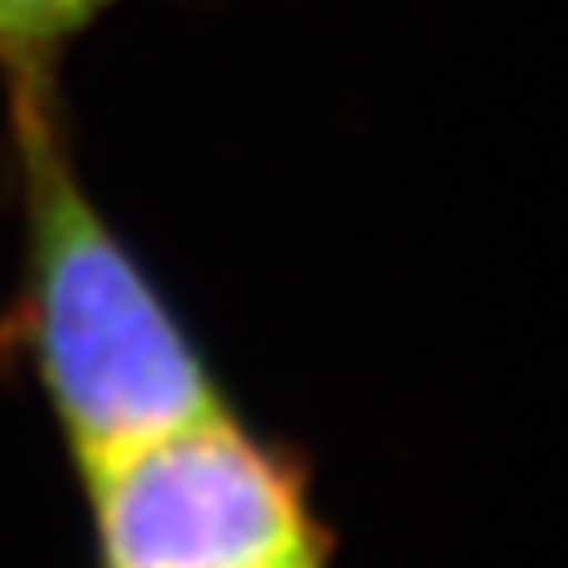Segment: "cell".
I'll return each instance as SVG.
<instances>
[{
  "instance_id": "3",
  "label": "cell",
  "mask_w": 568,
  "mask_h": 568,
  "mask_svg": "<svg viewBox=\"0 0 568 568\" xmlns=\"http://www.w3.org/2000/svg\"><path fill=\"white\" fill-rule=\"evenodd\" d=\"M108 0H0V63L10 81L41 77L77 28H85Z\"/></svg>"
},
{
  "instance_id": "2",
  "label": "cell",
  "mask_w": 568,
  "mask_h": 568,
  "mask_svg": "<svg viewBox=\"0 0 568 568\" xmlns=\"http://www.w3.org/2000/svg\"><path fill=\"white\" fill-rule=\"evenodd\" d=\"M103 568H327L296 457L233 412L81 466Z\"/></svg>"
},
{
  "instance_id": "1",
  "label": "cell",
  "mask_w": 568,
  "mask_h": 568,
  "mask_svg": "<svg viewBox=\"0 0 568 568\" xmlns=\"http://www.w3.org/2000/svg\"><path fill=\"white\" fill-rule=\"evenodd\" d=\"M28 273L14 341L77 466L229 412L197 341L85 197L50 112V72L14 77Z\"/></svg>"
}]
</instances>
